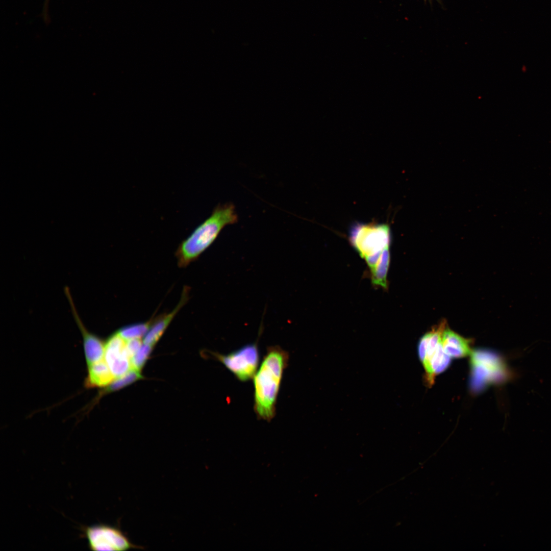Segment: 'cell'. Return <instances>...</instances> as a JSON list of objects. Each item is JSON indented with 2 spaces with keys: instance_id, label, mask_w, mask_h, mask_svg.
<instances>
[{
  "instance_id": "obj_1",
  "label": "cell",
  "mask_w": 551,
  "mask_h": 551,
  "mask_svg": "<svg viewBox=\"0 0 551 551\" xmlns=\"http://www.w3.org/2000/svg\"><path fill=\"white\" fill-rule=\"evenodd\" d=\"M289 359L288 352L279 346L269 347L260 367L254 376V410L260 418L271 420L284 369Z\"/></svg>"
},
{
  "instance_id": "obj_2",
  "label": "cell",
  "mask_w": 551,
  "mask_h": 551,
  "mask_svg": "<svg viewBox=\"0 0 551 551\" xmlns=\"http://www.w3.org/2000/svg\"><path fill=\"white\" fill-rule=\"evenodd\" d=\"M238 215L232 204L218 205L211 215L179 244L176 252L180 266L198 258L215 240L227 226L236 223Z\"/></svg>"
},
{
  "instance_id": "obj_3",
  "label": "cell",
  "mask_w": 551,
  "mask_h": 551,
  "mask_svg": "<svg viewBox=\"0 0 551 551\" xmlns=\"http://www.w3.org/2000/svg\"><path fill=\"white\" fill-rule=\"evenodd\" d=\"M349 239L352 246L367 262L370 270L382 260L390 258L391 235L386 224L356 223L351 227Z\"/></svg>"
},
{
  "instance_id": "obj_4",
  "label": "cell",
  "mask_w": 551,
  "mask_h": 551,
  "mask_svg": "<svg viewBox=\"0 0 551 551\" xmlns=\"http://www.w3.org/2000/svg\"><path fill=\"white\" fill-rule=\"evenodd\" d=\"M83 531L91 550L123 551L142 548L133 543L118 527L94 524L85 527Z\"/></svg>"
},
{
  "instance_id": "obj_5",
  "label": "cell",
  "mask_w": 551,
  "mask_h": 551,
  "mask_svg": "<svg viewBox=\"0 0 551 551\" xmlns=\"http://www.w3.org/2000/svg\"><path fill=\"white\" fill-rule=\"evenodd\" d=\"M213 355L241 381L254 377L259 363L257 343L248 344L227 355L213 353Z\"/></svg>"
},
{
  "instance_id": "obj_6",
  "label": "cell",
  "mask_w": 551,
  "mask_h": 551,
  "mask_svg": "<svg viewBox=\"0 0 551 551\" xmlns=\"http://www.w3.org/2000/svg\"><path fill=\"white\" fill-rule=\"evenodd\" d=\"M104 359L115 378L121 377L132 368L126 340L117 332L107 340Z\"/></svg>"
},
{
  "instance_id": "obj_7",
  "label": "cell",
  "mask_w": 551,
  "mask_h": 551,
  "mask_svg": "<svg viewBox=\"0 0 551 551\" xmlns=\"http://www.w3.org/2000/svg\"><path fill=\"white\" fill-rule=\"evenodd\" d=\"M471 355L473 375L478 380L485 379L490 381L502 377L504 366L494 353L481 349L471 352Z\"/></svg>"
},
{
  "instance_id": "obj_8",
  "label": "cell",
  "mask_w": 551,
  "mask_h": 551,
  "mask_svg": "<svg viewBox=\"0 0 551 551\" xmlns=\"http://www.w3.org/2000/svg\"><path fill=\"white\" fill-rule=\"evenodd\" d=\"M65 291L70 304L72 314L82 333L86 360L88 365H90L104 359L105 344L97 336L86 329L77 313L68 289L66 288Z\"/></svg>"
},
{
  "instance_id": "obj_9",
  "label": "cell",
  "mask_w": 551,
  "mask_h": 551,
  "mask_svg": "<svg viewBox=\"0 0 551 551\" xmlns=\"http://www.w3.org/2000/svg\"><path fill=\"white\" fill-rule=\"evenodd\" d=\"M441 343L445 353L450 358H462L471 354L470 342L448 328L442 333Z\"/></svg>"
},
{
  "instance_id": "obj_10",
  "label": "cell",
  "mask_w": 551,
  "mask_h": 551,
  "mask_svg": "<svg viewBox=\"0 0 551 551\" xmlns=\"http://www.w3.org/2000/svg\"><path fill=\"white\" fill-rule=\"evenodd\" d=\"M106 362L103 359L88 365V373L85 380L87 388L105 387L115 379Z\"/></svg>"
},
{
  "instance_id": "obj_11",
  "label": "cell",
  "mask_w": 551,
  "mask_h": 551,
  "mask_svg": "<svg viewBox=\"0 0 551 551\" xmlns=\"http://www.w3.org/2000/svg\"><path fill=\"white\" fill-rule=\"evenodd\" d=\"M186 298V297L184 293L180 303L176 309L171 313L164 316L163 318L159 319L158 321L155 322L154 325L151 327V330L148 331L146 334L144 339V343L153 346L155 345L162 336L173 317L183 305L184 302H185Z\"/></svg>"
},
{
  "instance_id": "obj_12",
  "label": "cell",
  "mask_w": 551,
  "mask_h": 551,
  "mask_svg": "<svg viewBox=\"0 0 551 551\" xmlns=\"http://www.w3.org/2000/svg\"><path fill=\"white\" fill-rule=\"evenodd\" d=\"M142 378L140 371L134 368L130 369L127 372L118 378H115L104 391L111 392L119 390L139 379Z\"/></svg>"
},
{
  "instance_id": "obj_13",
  "label": "cell",
  "mask_w": 551,
  "mask_h": 551,
  "mask_svg": "<svg viewBox=\"0 0 551 551\" xmlns=\"http://www.w3.org/2000/svg\"><path fill=\"white\" fill-rule=\"evenodd\" d=\"M150 322L135 324L121 328L117 333L126 340L141 339L148 332Z\"/></svg>"
},
{
  "instance_id": "obj_14",
  "label": "cell",
  "mask_w": 551,
  "mask_h": 551,
  "mask_svg": "<svg viewBox=\"0 0 551 551\" xmlns=\"http://www.w3.org/2000/svg\"><path fill=\"white\" fill-rule=\"evenodd\" d=\"M153 346L145 344L141 346L140 349L131 358L132 368L140 371L149 356Z\"/></svg>"
},
{
  "instance_id": "obj_15",
  "label": "cell",
  "mask_w": 551,
  "mask_h": 551,
  "mask_svg": "<svg viewBox=\"0 0 551 551\" xmlns=\"http://www.w3.org/2000/svg\"><path fill=\"white\" fill-rule=\"evenodd\" d=\"M142 345L141 339H132L126 340L127 352L131 358L137 353Z\"/></svg>"
}]
</instances>
